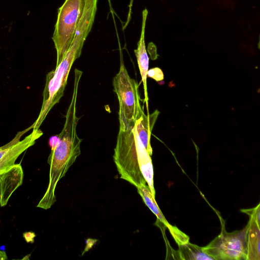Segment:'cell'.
<instances>
[{
    "label": "cell",
    "mask_w": 260,
    "mask_h": 260,
    "mask_svg": "<svg viewBox=\"0 0 260 260\" xmlns=\"http://www.w3.org/2000/svg\"><path fill=\"white\" fill-rule=\"evenodd\" d=\"M79 120L76 115V104L71 102L66 113L61 132L54 137L55 143L50 141L51 150L48 159L50 165L49 183L37 207L47 210L55 203L56 201L55 191L57 183L66 175L80 155L82 139L78 136L76 131Z\"/></svg>",
    "instance_id": "cell-1"
},
{
    "label": "cell",
    "mask_w": 260,
    "mask_h": 260,
    "mask_svg": "<svg viewBox=\"0 0 260 260\" xmlns=\"http://www.w3.org/2000/svg\"><path fill=\"white\" fill-rule=\"evenodd\" d=\"M113 158L121 179L136 188L147 184L155 198L151 155L142 144L135 126L119 128Z\"/></svg>",
    "instance_id": "cell-2"
},
{
    "label": "cell",
    "mask_w": 260,
    "mask_h": 260,
    "mask_svg": "<svg viewBox=\"0 0 260 260\" xmlns=\"http://www.w3.org/2000/svg\"><path fill=\"white\" fill-rule=\"evenodd\" d=\"M90 31L85 26H78L70 47L60 63L46 75L43 102L38 117L31 125L39 128L52 108L63 96L69 74L74 61L80 57L84 42Z\"/></svg>",
    "instance_id": "cell-3"
},
{
    "label": "cell",
    "mask_w": 260,
    "mask_h": 260,
    "mask_svg": "<svg viewBox=\"0 0 260 260\" xmlns=\"http://www.w3.org/2000/svg\"><path fill=\"white\" fill-rule=\"evenodd\" d=\"M112 84L118 103L119 128L133 127L145 113L141 104L139 85L131 78L121 60L118 72L113 77Z\"/></svg>",
    "instance_id": "cell-4"
},
{
    "label": "cell",
    "mask_w": 260,
    "mask_h": 260,
    "mask_svg": "<svg viewBox=\"0 0 260 260\" xmlns=\"http://www.w3.org/2000/svg\"><path fill=\"white\" fill-rule=\"evenodd\" d=\"M85 2L86 0H64L58 10L52 37L56 51V66L60 63L70 47Z\"/></svg>",
    "instance_id": "cell-5"
},
{
    "label": "cell",
    "mask_w": 260,
    "mask_h": 260,
    "mask_svg": "<svg viewBox=\"0 0 260 260\" xmlns=\"http://www.w3.org/2000/svg\"><path fill=\"white\" fill-rule=\"evenodd\" d=\"M203 248L214 260H246V228L229 233L223 225L220 234Z\"/></svg>",
    "instance_id": "cell-6"
},
{
    "label": "cell",
    "mask_w": 260,
    "mask_h": 260,
    "mask_svg": "<svg viewBox=\"0 0 260 260\" xmlns=\"http://www.w3.org/2000/svg\"><path fill=\"white\" fill-rule=\"evenodd\" d=\"M43 134L40 128H32L31 125L18 132L9 142L0 146V162L15 159L35 144Z\"/></svg>",
    "instance_id": "cell-7"
},
{
    "label": "cell",
    "mask_w": 260,
    "mask_h": 260,
    "mask_svg": "<svg viewBox=\"0 0 260 260\" xmlns=\"http://www.w3.org/2000/svg\"><path fill=\"white\" fill-rule=\"evenodd\" d=\"M23 171L20 164H14L0 176V205L6 206L13 193L22 184Z\"/></svg>",
    "instance_id": "cell-8"
},
{
    "label": "cell",
    "mask_w": 260,
    "mask_h": 260,
    "mask_svg": "<svg viewBox=\"0 0 260 260\" xmlns=\"http://www.w3.org/2000/svg\"><path fill=\"white\" fill-rule=\"evenodd\" d=\"M138 192L141 197L144 203L155 214L157 217V222L162 223L168 229L172 236L178 245L189 242V237L176 226H174L167 221L159 209L156 202L151 194L148 185H145L138 187Z\"/></svg>",
    "instance_id": "cell-9"
},
{
    "label": "cell",
    "mask_w": 260,
    "mask_h": 260,
    "mask_svg": "<svg viewBox=\"0 0 260 260\" xmlns=\"http://www.w3.org/2000/svg\"><path fill=\"white\" fill-rule=\"evenodd\" d=\"M148 12L147 9H144L142 12V25L140 37L137 43V48L134 50L140 73L143 82L144 92V102L146 103L147 114L148 111V96L147 87V72L149 67V57L147 53L145 42V32L146 24V20Z\"/></svg>",
    "instance_id": "cell-10"
},
{
    "label": "cell",
    "mask_w": 260,
    "mask_h": 260,
    "mask_svg": "<svg viewBox=\"0 0 260 260\" xmlns=\"http://www.w3.org/2000/svg\"><path fill=\"white\" fill-rule=\"evenodd\" d=\"M159 113V112L155 110L152 114H145L136 121L135 125L142 144L150 155L152 154L150 144L151 134Z\"/></svg>",
    "instance_id": "cell-11"
},
{
    "label": "cell",
    "mask_w": 260,
    "mask_h": 260,
    "mask_svg": "<svg viewBox=\"0 0 260 260\" xmlns=\"http://www.w3.org/2000/svg\"><path fill=\"white\" fill-rule=\"evenodd\" d=\"M245 228L246 260H259L260 258V224L249 218Z\"/></svg>",
    "instance_id": "cell-12"
},
{
    "label": "cell",
    "mask_w": 260,
    "mask_h": 260,
    "mask_svg": "<svg viewBox=\"0 0 260 260\" xmlns=\"http://www.w3.org/2000/svg\"><path fill=\"white\" fill-rule=\"evenodd\" d=\"M178 254L180 259H210L214 260L212 257L207 254L203 248L189 242L178 245Z\"/></svg>",
    "instance_id": "cell-13"
},
{
    "label": "cell",
    "mask_w": 260,
    "mask_h": 260,
    "mask_svg": "<svg viewBox=\"0 0 260 260\" xmlns=\"http://www.w3.org/2000/svg\"><path fill=\"white\" fill-rule=\"evenodd\" d=\"M260 204H258L257 206L250 209H241V212L247 214L251 218L255 220L257 223L260 224L259 212Z\"/></svg>",
    "instance_id": "cell-14"
},
{
    "label": "cell",
    "mask_w": 260,
    "mask_h": 260,
    "mask_svg": "<svg viewBox=\"0 0 260 260\" xmlns=\"http://www.w3.org/2000/svg\"><path fill=\"white\" fill-rule=\"evenodd\" d=\"M147 76L151 77L157 82L164 79V74L161 70L158 68L151 69L148 71Z\"/></svg>",
    "instance_id": "cell-15"
},
{
    "label": "cell",
    "mask_w": 260,
    "mask_h": 260,
    "mask_svg": "<svg viewBox=\"0 0 260 260\" xmlns=\"http://www.w3.org/2000/svg\"><path fill=\"white\" fill-rule=\"evenodd\" d=\"M16 160L15 159H10L0 162V176L5 170L14 165Z\"/></svg>",
    "instance_id": "cell-16"
},
{
    "label": "cell",
    "mask_w": 260,
    "mask_h": 260,
    "mask_svg": "<svg viewBox=\"0 0 260 260\" xmlns=\"http://www.w3.org/2000/svg\"><path fill=\"white\" fill-rule=\"evenodd\" d=\"M134 1V0H129V5L128 6V14H127V19L126 20L125 24H124V25L123 26V29H125V27L127 26V25L128 24L129 21H131V15H132V7H133Z\"/></svg>",
    "instance_id": "cell-17"
},
{
    "label": "cell",
    "mask_w": 260,
    "mask_h": 260,
    "mask_svg": "<svg viewBox=\"0 0 260 260\" xmlns=\"http://www.w3.org/2000/svg\"><path fill=\"white\" fill-rule=\"evenodd\" d=\"M23 237L28 243H33L36 235L34 232H29L23 234Z\"/></svg>",
    "instance_id": "cell-18"
},
{
    "label": "cell",
    "mask_w": 260,
    "mask_h": 260,
    "mask_svg": "<svg viewBox=\"0 0 260 260\" xmlns=\"http://www.w3.org/2000/svg\"><path fill=\"white\" fill-rule=\"evenodd\" d=\"M7 259L8 257L5 251L0 250V260H5Z\"/></svg>",
    "instance_id": "cell-19"
}]
</instances>
